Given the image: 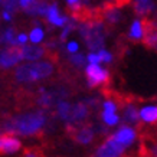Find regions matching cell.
<instances>
[{
    "label": "cell",
    "instance_id": "cell-1",
    "mask_svg": "<svg viewBox=\"0 0 157 157\" xmlns=\"http://www.w3.org/2000/svg\"><path fill=\"white\" fill-rule=\"evenodd\" d=\"M46 123V117L43 113H30L14 118L7 124V133H16L20 136H33L42 130Z\"/></svg>",
    "mask_w": 157,
    "mask_h": 157
},
{
    "label": "cell",
    "instance_id": "cell-2",
    "mask_svg": "<svg viewBox=\"0 0 157 157\" xmlns=\"http://www.w3.org/2000/svg\"><path fill=\"white\" fill-rule=\"evenodd\" d=\"M53 72V65L48 61H39L32 63H25L17 67L14 78L19 82H33L43 78H48Z\"/></svg>",
    "mask_w": 157,
    "mask_h": 157
},
{
    "label": "cell",
    "instance_id": "cell-3",
    "mask_svg": "<svg viewBox=\"0 0 157 157\" xmlns=\"http://www.w3.org/2000/svg\"><path fill=\"white\" fill-rule=\"evenodd\" d=\"M82 38L85 39L86 45L90 49H102L104 46V36H102V26L100 23H91L85 25V28L82 29Z\"/></svg>",
    "mask_w": 157,
    "mask_h": 157
},
{
    "label": "cell",
    "instance_id": "cell-4",
    "mask_svg": "<svg viewBox=\"0 0 157 157\" xmlns=\"http://www.w3.org/2000/svg\"><path fill=\"white\" fill-rule=\"evenodd\" d=\"M85 76L86 81H88V85L91 88H94V86L107 84V81H108V71L101 67L100 63H90L85 68Z\"/></svg>",
    "mask_w": 157,
    "mask_h": 157
},
{
    "label": "cell",
    "instance_id": "cell-5",
    "mask_svg": "<svg viewBox=\"0 0 157 157\" xmlns=\"http://www.w3.org/2000/svg\"><path fill=\"white\" fill-rule=\"evenodd\" d=\"M124 151H125V147L121 146L113 136H109L98 147L95 157H121L124 154Z\"/></svg>",
    "mask_w": 157,
    "mask_h": 157
},
{
    "label": "cell",
    "instance_id": "cell-6",
    "mask_svg": "<svg viewBox=\"0 0 157 157\" xmlns=\"http://www.w3.org/2000/svg\"><path fill=\"white\" fill-rule=\"evenodd\" d=\"M22 61L20 58V51L16 46H10V48L0 51V68H12L14 65H17Z\"/></svg>",
    "mask_w": 157,
    "mask_h": 157
},
{
    "label": "cell",
    "instance_id": "cell-7",
    "mask_svg": "<svg viewBox=\"0 0 157 157\" xmlns=\"http://www.w3.org/2000/svg\"><path fill=\"white\" fill-rule=\"evenodd\" d=\"M113 137H114L121 146H124V147L127 148V147H130V146H133L134 141L137 140V131H136L131 125H123L118 131H115V133L113 134Z\"/></svg>",
    "mask_w": 157,
    "mask_h": 157
},
{
    "label": "cell",
    "instance_id": "cell-8",
    "mask_svg": "<svg viewBox=\"0 0 157 157\" xmlns=\"http://www.w3.org/2000/svg\"><path fill=\"white\" fill-rule=\"evenodd\" d=\"M22 148V143L17 137H14L12 133H6L0 136V153L12 154V153L19 151Z\"/></svg>",
    "mask_w": 157,
    "mask_h": 157
},
{
    "label": "cell",
    "instance_id": "cell-9",
    "mask_svg": "<svg viewBox=\"0 0 157 157\" xmlns=\"http://www.w3.org/2000/svg\"><path fill=\"white\" fill-rule=\"evenodd\" d=\"M95 131L91 128V125H81V127H72V137L76 143L79 144H90L94 140Z\"/></svg>",
    "mask_w": 157,
    "mask_h": 157
},
{
    "label": "cell",
    "instance_id": "cell-10",
    "mask_svg": "<svg viewBox=\"0 0 157 157\" xmlns=\"http://www.w3.org/2000/svg\"><path fill=\"white\" fill-rule=\"evenodd\" d=\"M20 51V58L22 59H26V61H38L46 53L45 48H40V46H30V45H23V48H19Z\"/></svg>",
    "mask_w": 157,
    "mask_h": 157
},
{
    "label": "cell",
    "instance_id": "cell-11",
    "mask_svg": "<svg viewBox=\"0 0 157 157\" xmlns=\"http://www.w3.org/2000/svg\"><path fill=\"white\" fill-rule=\"evenodd\" d=\"M46 19H48L49 23L55 25V26H59V28H63L65 25L68 23V17L67 16H61L59 13V9H58L56 5H51L48 6V9H46Z\"/></svg>",
    "mask_w": 157,
    "mask_h": 157
},
{
    "label": "cell",
    "instance_id": "cell-12",
    "mask_svg": "<svg viewBox=\"0 0 157 157\" xmlns=\"http://www.w3.org/2000/svg\"><path fill=\"white\" fill-rule=\"evenodd\" d=\"M138 118L146 124H156L157 107L156 105H144L141 109H138Z\"/></svg>",
    "mask_w": 157,
    "mask_h": 157
},
{
    "label": "cell",
    "instance_id": "cell-13",
    "mask_svg": "<svg viewBox=\"0 0 157 157\" xmlns=\"http://www.w3.org/2000/svg\"><path fill=\"white\" fill-rule=\"evenodd\" d=\"M144 43L147 45L148 48H154L156 46V26L151 22H144V33H143V39Z\"/></svg>",
    "mask_w": 157,
    "mask_h": 157
},
{
    "label": "cell",
    "instance_id": "cell-14",
    "mask_svg": "<svg viewBox=\"0 0 157 157\" xmlns=\"http://www.w3.org/2000/svg\"><path fill=\"white\" fill-rule=\"evenodd\" d=\"M143 33H144V22L143 20H134L133 25H131V29L128 32L130 39L141 40L143 39Z\"/></svg>",
    "mask_w": 157,
    "mask_h": 157
},
{
    "label": "cell",
    "instance_id": "cell-15",
    "mask_svg": "<svg viewBox=\"0 0 157 157\" xmlns=\"http://www.w3.org/2000/svg\"><path fill=\"white\" fill-rule=\"evenodd\" d=\"M124 120L130 124H137L140 121V118H138V109L131 104L127 105L124 108Z\"/></svg>",
    "mask_w": 157,
    "mask_h": 157
},
{
    "label": "cell",
    "instance_id": "cell-16",
    "mask_svg": "<svg viewBox=\"0 0 157 157\" xmlns=\"http://www.w3.org/2000/svg\"><path fill=\"white\" fill-rule=\"evenodd\" d=\"M134 7L138 14H147L153 10V0H136Z\"/></svg>",
    "mask_w": 157,
    "mask_h": 157
},
{
    "label": "cell",
    "instance_id": "cell-17",
    "mask_svg": "<svg viewBox=\"0 0 157 157\" xmlns=\"http://www.w3.org/2000/svg\"><path fill=\"white\" fill-rule=\"evenodd\" d=\"M43 36H45L43 29L39 28V26H36V28H33L32 30H30V33L28 35V39L33 43V45H38V43H40L43 40Z\"/></svg>",
    "mask_w": 157,
    "mask_h": 157
},
{
    "label": "cell",
    "instance_id": "cell-18",
    "mask_svg": "<svg viewBox=\"0 0 157 157\" xmlns=\"http://www.w3.org/2000/svg\"><path fill=\"white\" fill-rule=\"evenodd\" d=\"M19 3V6L22 7L23 10H26L28 13L30 14H35V10H36V7H38V0H19L17 2Z\"/></svg>",
    "mask_w": 157,
    "mask_h": 157
},
{
    "label": "cell",
    "instance_id": "cell-19",
    "mask_svg": "<svg viewBox=\"0 0 157 157\" xmlns=\"http://www.w3.org/2000/svg\"><path fill=\"white\" fill-rule=\"evenodd\" d=\"M71 107L72 105H69L68 102H59V105H58V114L61 115L62 120H67L69 118V114H71Z\"/></svg>",
    "mask_w": 157,
    "mask_h": 157
},
{
    "label": "cell",
    "instance_id": "cell-20",
    "mask_svg": "<svg viewBox=\"0 0 157 157\" xmlns=\"http://www.w3.org/2000/svg\"><path fill=\"white\" fill-rule=\"evenodd\" d=\"M2 38H3V42H5L6 45H9V46H16V45H17V43H16V38H14L13 29H7Z\"/></svg>",
    "mask_w": 157,
    "mask_h": 157
},
{
    "label": "cell",
    "instance_id": "cell-21",
    "mask_svg": "<svg viewBox=\"0 0 157 157\" xmlns=\"http://www.w3.org/2000/svg\"><path fill=\"white\" fill-rule=\"evenodd\" d=\"M102 120L107 125H115L120 123V117L117 113H111V114H102Z\"/></svg>",
    "mask_w": 157,
    "mask_h": 157
},
{
    "label": "cell",
    "instance_id": "cell-22",
    "mask_svg": "<svg viewBox=\"0 0 157 157\" xmlns=\"http://www.w3.org/2000/svg\"><path fill=\"white\" fill-rule=\"evenodd\" d=\"M97 55L100 58V62H107V63H109V62L113 61V55L109 52H107V51H104V49H100V51L97 52Z\"/></svg>",
    "mask_w": 157,
    "mask_h": 157
},
{
    "label": "cell",
    "instance_id": "cell-23",
    "mask_svg": "<svg viewBox=\"0 0 157 157\" xmlns=\"http://www.w3.org/2000/svg\"><path fill=\"white\" fill-rule=\"evenodd\" d=\"M85 58H84V55H81V53H76V55H72L71 56V62L74 63V65H76V67H82L84 63H85Z\"/></svg>",
    "mask_w": 157,
    "mask_h": 157
},
{
    "label": "cell",
    "instance_id": "cell-24",
    "mask_svg": "<svg viewBox=\"0 0 157 157\" xmlns=\"http://www.w3.org/2000/svg\"><path fill=\"white\" fill-rule=\"evenodd\" d=\"M23 157H45L42 154V151H39L38 148H28L25 150Z\"/></svg>",
    "mask_w": 157,
    "mask_h": 157
},
{
    "label": "cell",
    "instance_id": "cell-25",
    "mask_svg": "<svg viewBox=\"0 0 157 157\" xmlns=\"http://www.w3.org/2000/svg\"><path fill=\"white\" fill-rule=\"evenodd\" d=\"M78 49H79V45H78L75 40H72V42H68L67 51H68L69 53H76V52H78Z\"/></svg>",
    "mask_w": 157,
    "mask_h": 157
},
{
    "label": "cell",
    "instance_id": "cell-26",
    "mask_svg": "<svg viewBox=\"0 0 157 157\" xmlns=\"http://www.w3.org/2000/svg\"><path fill=\"white\" fill-rule=\"evenodd\" d=\"M28 35L26 33H19L17 35V38H16V43L17 45H26L28 43Z\"/></svg>",
    "mask_w": 157,
    "mask_h": 157
},
{
    "label": "cell",
    "instance_id": "cell-27",
    "mask_svg": "<svg viewBox=\"0 0 157 157\" xmlns=\"http://www.w3.org/2000/svg\"><path fill=\"white\" fill-rule=\"evenodd\" d=\"M85 59L90 62V63H100V58H98V55H97L95 52H91Z\"/></svg>",
    "mask_w": 157,
    "mask_h": 157
},
{
    "label": "cell",
    "instance_id": "cell-28",
    "mask_svg": "<svg viewBox=\"0 0 157 157\" xmlns=\"http://www.w3.org/2000/svg\"><path fill=\"white\" fill-rule=\"evenodd\" d=\"M3 19H5V20H10V19H12L10 12H7V10H5V12H3Z\"/></svg>",
    "mask_w": 157,
    "mask_h": 157
},
{
    "label": "cell",
    "instance_id": "cell-29",
    "mask_svg": "<svg viewBox=\"0 0 157 157\" xmlns=\"http://www.w3.org/2000/svg\"><path fill=\"white\" fill-rule=\"evenodd\" d=\"M0 2H2V3H3V2H5V0H0Z\"/></svg>",
    "mask_w": 157,
    "mask_h": 157
}]
</instances>
